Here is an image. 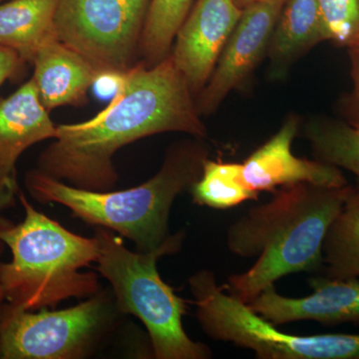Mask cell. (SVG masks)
Masks as SVG:
<instances>
[{
	"label": "cell",
	"instance_id": "cell-6",
	"mask_svg": "<svg viewBox=\"0 0 359 359\" xmlns=\"http://www.w3.org/2000/svg\"><path fill=\"white\" fill-rule=\"evenodd\" d=\"M118 313L112 292L103 290L60 311L35 313L6 302L0 314V358H87L110 332Z\"/></svg>",
	"mask_w": 359,
	"mask_h": 359
},
{
	"label": "cell",
	"instance_id": "cell-21",
	"mask_svg": "<svg viewBox=\"0 0 359 359\" xmlns=\"http://www.w3.org/2000/svg\"><path fill=\"white\" fill-rule=\"evenodd\" d=\"M23 59L15 51L0 45V86L6 80L13 79L25 66Z\"/></svg>",
	"mask_w": 359,
	"mask_h": 359
},
{
	"label": "cell",
	"instance_id": "cell-1",
	"mask_svg": "<svg viewBox=\"0 0 359 359\" xmlns=\"http://www.w3.org/2000/svg\"><path fill=\"white\" fill-rule=\"evenodd\" d=\"M200 116L193 92L169 54L157 65L118 75L109 105L91 119L58 125L36 170L76 188L113 190L119 180L113 162L117 151L167 132L205 139L207 128Z\"/></svg>",
	"mask_w": 359,
	"mask_h": 359
},
{
	"label": "cell",
	"instance_id": "cell-16",
	"mask_svg": "<svg viewBox=\"0 0 359 359\" xmlns=\"http://www.w3.org/2000/svg\"><path fill=\"white\" fill-rule=\"evenodd\" d=\"M304 132L316 160L355 176L353 191L359 198V122L314 118L306 123Z\"/></svg>",
	"mask_w": 359,
	"mask_h": 359
},
{
	"label": "cell",
	"instance_id": "cell-15",
	"mask_svg": "<svg viewBox=\"0 0 359 359\" xmlns=\"http://www.w3.org/2000/svg\"><path fill=\"white\" fill-rule=\"evenodd\" d=\"M325 41L316 0H287L269 40L268 53L276 74L314 45Z\"/></svg>",
	"mask_w": 359,
	"mask_h": 359
},
{
	"label": "cell",
	"instance_id": "cell-2",
	"mask_svg": "<svg viewBox=\"0 0 359 359\" xmlns=\"http://www.w3.org/2000/svg\"><path fill=\"white\" fill-rule=\"evenodd\" d=\"M353 187L299 183L276 190L268 202L250 208L226 231L231 254L257 257L247 271L230 276L223 287L250 304L276 280L323 268V241Z\"/></svg>",
	"mask_w": 359,
	"mask_h": 359
},
{
	"label": "cell",
	"instance_id": "cell-26",
	"mask_svg": "<svg viewBox=\"0 0 359 359\" xmlns=\"http://www.w3.org/2000/svg\"><path fill=\"white\" fill-rule=\"evenodd\" d=\"M1 1H2V0H0V2H1Z\"/></svg>",
	"mask_w": 359,
	"mask_h": 359
},
{
	"label": "cell",
	"instance_id": "cell-12",
	"mask_svg": "<svg viewBox=\"0 0 359 359\" xmlns=\"http://www.w3.org/2000/svg\"><path fill=\"white\" fill-rule=\"evenodd\" d=\"M309 283L313 294L308 297H283L276 292L275 285H271L248 306L275 327L301 320L325 325H359L358 278L313 276Z\"/></svg>",
	"mask_w": 359,
	"mask_h": 359
},
{
	"label": "cell",
	"instance_id": "cell-8",
	"mask_svg": "<svg viewBox=\"0 0 359 359\" xmlns=\"http://www.w3.org/2000/svg\"><path fill=\"white\" fill-rule=\"evenodd\" d=\"M285 1L259 2L243 9L211 77L198 97L200 115L215 112L240 86L268 51L271 33Z\"/></svg>",
	"mask_w": 359,
	"mask_h": 359
},
{
	"label": "cell",
	"instance_id": "cell-25",
	"mask_svg": "<svg viewBox=\"0 0 359 359\" xmlns=\"http://www.w3.org/2000/svg\"><path fill=\"white\" fill-rule=\"evenodd\" d=\"M355 46H359V40H358V44H356Z\"/></svg>",
	"mask_w": 359,
	"mask_h": 359
},
{
	"label": "cell",
	"instance_id": "cell-24",
	"mask_svg": "<svg viewBox=\"0 0 359 359\" xmlns=\"http://www.w3.org/2000/svg\"><path fill=\"white\" fill-rule=\"evenodd\" d=\"M268 1H276V0H235L236 4H237L241 11L245 9V7L252 6V4ZM282 1H287V0H282Z\"/></svg>",
	"mask_w": 359,
	"mask_h": 359
},
{
	"label": "cell",
	"instance_id": "cell-13",
	"mask_svg": "<svg viewBox=\"0 0 359 359\" xmlns=\"http://www.w3.org/2000/svg\"><path fill=\"white\" fill-rule=\"evenodd\" d=\"M42 105L50 111L60 106H80L101 73L83 56L56 40L45 45L32 63Z\"/></svg>",
	"mask_w": 359,
	"mask_h": 359
},
{
	"label": "cell",
	"instance_id": "cell-5",
	"mask_svg": "<svg viewBox=\"0 0 359 359\" xmlns=\"http://www.w3.org/2000/svg\"><path fill=\"white\" fill-rule=\"evenodd\" d=\"M100 254L96 269L110 283L120 313L131 314L147 330L153 356L157 359H209L210 347L186 334V301L161 278V257L181 250L185 231H180L159 250L132 252L110 230L95 228Z\"/></svg>",
	"mask_w": 359,
	"mask_h": 359
},
{
	"label": "cell",
	"instance_id": "cell-20",
	"mask_svg": "<svg viewBox=\"0 0 359 359\" xmlns=\"http://www.w3.org/2000/svg\"><path fill=\"white\" fill-rule=\"evenodd\" d=\"M325 40L353 47L359 40V0H316Z\"/></svg>",
	"mask_w": 359,
	"mask_h": 359
},
{
	"label": "cell",
	"instance_id": "cell-3",
	"mask_svg": "<svg viewBox=\"0 0 359 359\" xmlns=\"http://www.w3.org/2000/svg\"><path fill=\"white\" fill-rule=\"evenodd\" d=\"M203 140L174 143L154 177L126 190H85L36 169L26 173V190L36 202L65 205L85 223L129 238L139 252H153L174 238L169 230L171 209L180 194L190 191L202 174L209 156Z\"/></svg>",
	"mask_w": 359,
	"mask_h": 359
},
{
	"label": "cell",
	"instance_id": "cell-10",
	"mask_svg": "<svg viewBox=\"0 0 359 359\" xmlns=\"http://www.w3.org/2000/svg\"><path fill=\"white\" fill-rule=\"evenodd\" d=\"M56 135L57 126L42 105L32 78L11 96L0 99V214L18 200L16 165L20 156Z\"/></svg>",
	"mask_w": 359,
	"mask_h": 359
},
{
	"label": "cell",
	"instance_id": "cell-11",
	"mask_svg": "<svg viewBox=\"0 0 359 359\" xmlns=\"http://www.w3.org/2000/svg\"><path fill=\"white\" fill-rule=\"evenodd\" d=\"M299 126V119L290 116L273 137L242 163V178L248 188L259 194L299 183L327 188L348 185L339 168L299 158L292 153Z\"/></svg>",
	"mask_w": 359,
	"mask_h": 359
},
{
	"label": "cell",
	"instance_id": "cell-14",
	"mask_svg": "<svg viewBox=\"0 0 359 359\" xmlns=\"http://www.w3.org/2000/svg\"><path fill=\"white\" fill-rule=\"evenodd\" d=\"M60 0H11L0 4V45L32 63L45 45L58 40L55 14Z\"/></svg>",
	"mask_w": 359,
	"mask_h": 359
},
{
	"label": "cell",
	"instance_id": "cell-23",
	"mask_svg": "<svg viewBox=\"0 0 359 359\" xmlns=\"http://www.w3.org/2000/svg\"><path fill=\"white\" fill-rule=\"evenodd\" d=\"M2 219H4V216L0 215V224H1ZM6 245L4 244V241L0 238V314H1L2 308H4V304H6V295H4V287H2L1 282V268L2 264L4 263L2 261V257H4V250H6Z\"/></svg>",
	"mask_w": 359,
	"mask_h": 359
},
{
	"label": "cell",
	"instance_id": "cell-9",
	"mask_svg": "<svg viewBox=\"0 0 359 359\" xmlns=\"http://www.w3.org/2000/svg\"><path fill=\"white\" fill-rule=\"evenodd\" d=\"M241 14L235 0H198L179 28L170 55L193 94L211 77Z\"/></svg>",
	"mask_w": 359,
	"mask_h": 359
},
{
	"label": "cell",
	"instance_id": "cell-17",
	"mask_svg": "<svg viewBox=\"0 0 359 359\" xmlns=\"http://www.w3.org/2000/svg\"><path fill=\"white\" fill-rule=\"evenodd\" d=\"M323 255L325 276L359 278V198L354 191L328 229Z\"/></svg>",
	"mask_w": 359,
	"mask_h": 359
},
{
	"label": "cell",
	"instance_id": "cell-18",
	"mask_svg": "<svg viewBox=\"0 0 359 359\" xmlns=\"http://www.w3.org/2000/svg\"><path fill=\"white\" fill-rule=\"evenodd\" d=\"M193 202L212 209L226 210L250 200L259 193L250 190L242 178V163L207 159L200 178L190 189Z\"/></svg>",
	"mask_w": 359,
	"mask_h": 359
},
{
	"label": "cell",
	"instance_id": "cell-22",
	"mask_svg": "<svg viewBox=\"0 0 359 359\" xmlns=\"http://www.w3.org/2000/svg\"><path fill=\"white\" fill-rule=\"evenodd\" d=\"M349 59L351 65V78H353V104L359 112V46L349 47ZM359 122V121H356Z\"/></svg>",
	"mask_w": 359,
	"mask_h": 359
},
{
	"label": "cell",
	"instance_id": "cell-19",
	"mask_svg": "<svg viewBox=\"0 0 359 359\" xmlns=\"http://www.w3.org/2000/svg\"><path fill=\"white\" fill-rule=\"evenodd\" d=\"M193 0H151L140 45L151 65L169 55L172 42L190 13Z\"/></svg>",
	"mask_w": 359,
	"mask_h": 359
},
{
	"label": "cell",
	"instance_id": "cell-7",
	"mask_svg": "<svg viewBox=\"0 0 359 359\" xmlns=\"http://www.w3.org/2000/svg\"><path fill=\"white\" fill-rule=\"evenodd\" d=\"M148 0H60L56 34L101 74H121L131 68Z\"/></svg>",
	"mask_w": 359,
	"mask_h": 359
},
{
	"label": "cell",
	"instance_id": "cell-4",
	"mask_svg": "<svg viewBox=\"0 0 359 359\" xmlns=\"http://www.w3.org/2000/svg\"><path fill=\"white\" fill-rule=\"evenodd\" d=\"M25 216L20 224L4 217L0 238L11 250L1 282L11 306L36 311L69 299H87L100 292L98 276L84 273L100 254L98 238L82 237L37 211L25 194H18Z\"/></svg>",
	"mask_w": 359,
	"mask_h": 359
}]
</instances>
